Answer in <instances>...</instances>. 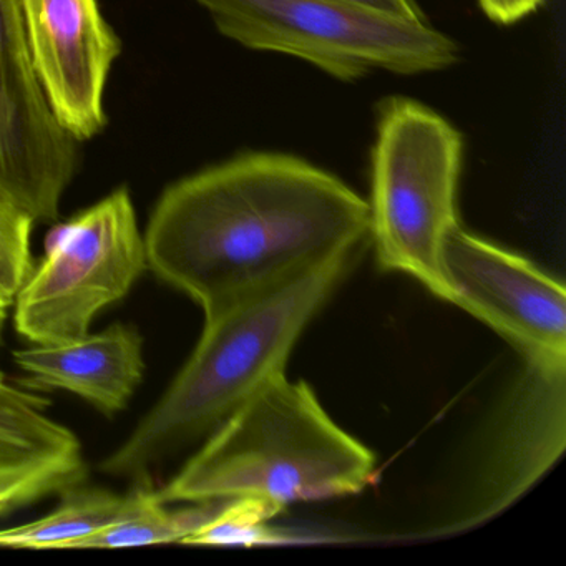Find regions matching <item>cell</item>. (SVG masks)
I'll return each mask as SVG.
<instances>
[{
    "label": "cell",
    "mask_w": 566,
    "mask_h": 566,
    "mask_svg": "<svg viewBox=\"0 0 566 566\" xmlns=\"http://www.w3.org/2000/svg\"><path fill=\"white\" fill-rule=\"evenodd\" d=\"M224 38L301 59L343 82L374 72L446 71L459 45L426 19L396 18L337 0H193Z\"/></svg>",
    "instance_id": "cell-5"
},
{
    "label": "cell",
    "mask_w": 566,
    "mask_h": 566,
    "mask_svg": "<svg viewBox=\"0 0 566 566\" xmlns=\"http://www.w3.org/2000/svg\"><path fill=\"white\" fill-rule=\"evenodd\" d=\"M51 399L0 370V516L81 482L84 447L48 413Z\"/></svg>",
    "instance_id": "cell-10"
},
{
    "label": "cell",
    "mask_w": 566,
    "mask_h": 566,
    "mask_svg": "<svg viewBox=\"0 0 566 566\" xmlns=\"http://www.w3.org/2000/svg\"><path fill=\"white\" fill-rule=\"evenodd\" d=\"M545 0H479L486 18L496 24L510 25L533 14Z\"/></svg>",
    "instance_id": "cell-16"
},
{
    "label": "cell",
    "mask_w": 566,
    "mask_h": 566,
    "mask_svg": "<svg viewBox=\"0 0 566 566\" xmlns=\"http://www.w3.org/2000/svg\"><path fill=\"white\" fill-rule=\"evenodd\" d=\"M337 2L370 9V11L382 12V14L396 15V18L423 19L422 11H420L416 0H337Z\"/></svg>",
    "instance_id": "cell-17"
},
{
    "label": "cell",
    "mask_w": 566,
    "mask_h": 566,
    "mask_svg": "<svg viewBox=\"0 0 566 566\" xmlns=\"http://www.w3.org/2000/svg\"><path fill=\"white\" fill-rule=\"evenodd\" d=\"M228 500H201L171 509L154 490L150 499L132 515L94 533L78 545L82 548H125V546L185 543L191 535L217 518Z\"/></svg>",
    "instance_id": "cell-13"
},
{
    "label": "cell",
    "mask_w": 566,
    "mask_h": 566,
    "mask_svg": "<svg viewBox=\"0 0 566 566\" xmlns=\"http://www.w3.org/2000/svg\"><path fill=\"white\" fill-rule=\"evenodd\" d=\"M32 65L59 124L77 142L105 125L104 95L122 45L98 0H19Z\"/></svg>",
    "instance_id": "cell-9"
},
{
    "label": "cell",
    "mask_w": 566,
    "mask_h": 566,
    "mask_svg": "<svg viewBox=\"0 0 566 566\" xmlns=\"http://www.w3.org/2000/svg\"><path fill=\"white\" fill-rule=\"evenodd\" d=\"M450 303L512 340L530 364L566 367L565 286L525 258L467 233L460 223L442 244Z\"/></svg>",
    "instance_id": "cell-8"
},
{
    "label": "cell",
    "mask_w": 566,
    "mask_h": 566,
    "mask_svg": "<svg viewBox=\"0 0 566 566\" xmlns=\"http://www.w3.org/2000/svg\"><path fill=\"white\" fill-rule=\"evenodd\" d=\"M34 224L31 214L0 197V297L9 304L34 270Z\"/></svg>",
    "instance_id": "cell-15"
},
{
    "label": "cell",
    "mask_w": 566,
    "mask_h": 566,
    "mask_svg": "<svg viewBox=\"0 0 566 566\" xmlns=\"http://www.w3.org/2000/svg\"><path fill=\"white\" fill-rule=\"evenodd\" d=\"M78 144L49 105L32 65L19 0H0V197L55 221L78 170Z\"/></svg>",
    "instance_id": "cell-7"
},
{
    "label": "cell",
    "mask_w": 566,
    "mask_h": 566,
    "mask_svg": "<svg viewBox=\"0 0 566 566\" xmlns=\"http://www.w3.org/2000/svg\"><path fill=\"white\" fill-rule=\"evenodd\" d=\"M9 306H11V304L0 297V336H2V331H4V323L6 317H8Z\"/></svg>",
    "instance_id": "cell-18"
},
{
    "label": "cell",
    "mask_w": 566,
    "mask_h": 566,
    "mask_svg": "<svg viewBox=\"0 0 566 566\" xmlns=\"http://www.w3.org/2000/svg\"><path fill=\"white\" fill-rule=\"evenodd\" d=\"M376 457L340 429L303 380L274 377L233 416L158 495L167 503L260 499L284 506L363 492Z\"/></svg>",
    "instance_id": "cell-3"
},
{
    "label": "cell",
    "mask_w": 566,
    "mask_h": 566,
    "mask_svg": "<svg viewBox=\"0 0 566 566\" xmlns=\"http://www.w3.org/2000/svg\"><path fill=\"white\" fill-rule=\"evenodd\" d=\"M462 150V135L426 105L396 97L380 107L367 201L377 260L449 303L440 258L447 233L459 224Z\"/></svg>",
    "instance_id": "cell-4"
},
{
    "label": "cell",
    "mask_w": 566,
    "mask_h": 566,
    "mask_svg": "<svg viewBox=\"0 0 566 566\" xmlns=\"http://www.w3.org/2000/svg\"><path fill=\"white\" fill-rule=\"evenodd\" d=\"M147 270L134 200L118 188L49 233L44 258L12 301L15 331L31 344L85 336Z\"/></svg>",
    "instance_id": "cell-6"
},
{
    "label": "cell",
    "mask_w": 566,
    "mask_h": 566,
    "mask_svg": "<svg viewBox=\"0 0 566 566\" xmlns=\"http://www.w3.org/2000/svg\"><path fill=\"white\" fill-rule=\"evenodd\" d=\"M350 256L324 261L205 317L184 369L101 469L115 479L150 480L158 463L213 433L284 374L301 334L346 277Z\"/></svg>",
    "instance_id": "cell-2"
},
{
    "label": "cell",
    "mask_w": 566,
    "mask_h": 566,
    "mask_svg": "<svg viewBox=\"0 0 566 566\" xmlns=\"http://www.w3.org/2000/svg\"><path fill=\"white\" fill-rule=\"evenodd\" d=\"M370 231L369 203L284 154L241 155L171 185L145 237L148 270L205 317L333 258Z\"/></svg>",
    "instance_id": "cell-1"
},
{
    "label": "cell",
    "mask_w": 566,
    "mask_h": 566,
    "mask_svg": "<svg viewBox=\"0 0 566 566\" xmlns=\"http://www.w3.org/2000/svg\"><path fill=\"white\" fill-rule=\"evenodd\" d=\"M144 346L137 327L115 323L77 339L32 344L14 350L12 360L24 374L18 379L24 389L65 390L111 417L128 406L144 380Z\"/></svg>",
    "instance_id": "cell-11"
},
{
    "label": "cell",
    "mask_w": 566,
    "mask_h": 566,
    "mask_svg": "<svg viewBox=\"0 0 566 566\" xmlns=\"http://www.w3.org/2000/svg\"><path fill=\"white\" fill-rule=\"evenodd\" d=\"M281 506L260 499H230L217 518L187 539V545H256L290 542V535L268 526Z\"/></svg>",
    "instance_id": "cell-14"
},
{
    "label": "cell",
    "mask_w": 566,
    "mask_h": 566,
    "mask_svg": "<svg viewBox=\"0 0 566 566\" xmlns=\"http://www.w3.org/2000/svg\"><path fill=\"white\" fill-rule=\"evenodd\" d=\"M150 480H138L127 493L75 483L62 490L49 515L0 530V548L77 549L88 536L137 512L154 493Z\"/></svg>",
    "instance_id": "cell-12"
}]
</instances>
